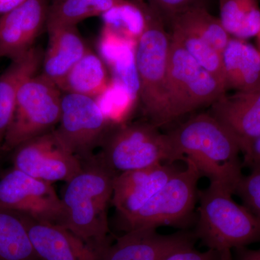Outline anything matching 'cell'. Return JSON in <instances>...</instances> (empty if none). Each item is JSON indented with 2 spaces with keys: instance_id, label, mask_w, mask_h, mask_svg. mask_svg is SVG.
<instances>
[{
  "instance_id": "cell-31",
  "label": "cell",
  "mask_w": 260,
  "mask_h": 260,
  "mask_svg": "<svg viewBox=\"0 0 260 260\" xmlns=\"http://www.w3.org/2000/svg\"><path fill=\"white\" fill-rule=\"evenodd\" d=\"M162 260H220V253L210 249L200 251L189 246L173 251Z\"/></svg>"
},
{
  "instance_id": "cell-30",
  "label": "cell",
  "mask_w": 260,
  "mask_h": 260,
  "mask_svg": "<svg viewBox=\"0 0 260 260\" xmlns=\"http://www.w3.org/2000/svg\"><path fill=\"white\" fill-rule=\"evenodd\" d=\"M205 0H145L149 9L162 20L166 27L173 19L195 7H205Z\"/></svg>"
},
{
  "instance_id": "cell-4",
  "label": "cell",
  "mask_w": 260,
  "mask_h": 260,
  "mask_svg": "<svg viewBox=\"0 0 260 260\" xmlns=\"http://www.w3.org/2000/svg\"><path fill=\"white\" fill-rule=\"evenodd\" d=\"M150 9L144 31L136 43L139 101L148 122L157 127L170 123L168 99L170 34Z\"/></svg>"
},
{
  "instance_id": "cell-3",
  "label": "cell",
  "mask_w": 260,
  "mask_h": 260,
  "mask_svg": "<svg viewBox=\"0 0 260 260\" xmlns=\"http://www.w3.org/2000/svg\"><path fill=\"white\" fill-rule=\"evenodd\" d=\"M234 191L216 183L198 191L195 237L208 249L220 251L260 242V222L244 205L233 199Z\"/></svg>"
},
{
  "instance_id": "cell-15",
  "label": "cell",
  "mask_w": 260,
  "mask_h": 260,
  "mask_svg": "<svg viewBox=\"0 0 260 260\" xmlns=\"http://www.w3.org/2000/svg\"><path fill=\"white\" fill-rule=\"evenodd\" d=\"M18 213L40 260H102L96 251L66 228Z\"/></svg>"
},
{
  "instance_id": "cell-29",
  "label": "cell",
  "mask_w": 260,
  "mask_h": 260,
  "mask_svg": "<svg viewBox=\"0 0 260 260\" xmlns=\"http://www.w3.org/2000/svg\"><path fill=\"white\" fill-rule=\"evenodd\" d=\"M234 194L239 195L244 206L260 222V169L251 170L249 175H243Z\"/></svg>"
},
{
  "instance_id": "cell-35",
  "label": "cell",
  "mask_w": 260,
  "mask_h": 260,
  "mask_svg": "<svg viewBox=\"0 0 260 260\" xmlns=\"http://www.w3.org/2000/svg\"><path fill=\"white\" fill-rule=\"evenodd\" d=\"M220 260H233L232 250L231 249H225L220 251Z\"/></svg>"
},
{
  "instance_id": "cell-5",
  "label": "cell",
  "mask_w": 260,
  "mask_h": 260,
  "mask_svg": "<svg viewBox=\"0 0 260 260\" xmlns=\"http://www.w3.org/2000/svg\"><path fill=\"white\" fill-rule=\"evenodd\" d=\"M101 148L98 157L116 174L177 162L167 133L148 121L113 126Z\"/></svg>"
},
{
  "instance_id": "cell-19",
  "label": "cell",
  "mask_w": 260,
  "mask_h": 260,
  "mask_svg": "<svg viewBox=\"0 0 260 260\" xmlns=\"http://www.w3.org/2000/svg\"><path fill=\"white\" fill-rule=\"evenodd\" d=\"M43 56L42 49L34 47L12 60L0 75V150L13 119L19 90L27 80L37 74L42 68Z\"/></svg>"
},
{
  "instance_id": "cell-1",
  "label": "cell",
  "mask_w": 260,
  "mask_h": 260,
  "mask_svg": "<svg viewBox=\"0 0 260 260\" xmlns=\"http://www.w3.org/2000/svg\"><path fill=\"white\" fill-rule=\"evenodd\" d=\"M176 161L190 159L203 177L235 192L243 177L237 141L215 117L202 113L167 133Z\"/></svg>"
},
{
  "instance_id": "cell-21",
  "label": "cell",
  "mask_w": 260,
  "mask_h": 260,
  "mask_svg": "<svg viewBox=\"0 0 260 260\" xmlns=\"http://www.w3.org/2000/svg\"><path fill=\"white\" fill-rule=\"evenodd\" d=\"M111 82L107 64L99 54L90 49L56 85L62 93L96 99L107 90Z\"/></svg>"
},
{
  "instance_id": "cell-11",
  "label": "cell",
  "mask_w": 260,
  "mask_h": 260,
  "mask_svg": "<svg viewBox=\"0 0 260 260\" xmlns=\"http://www.w3.org/2000/svg\"><path fill=\"white\" fill-rule=\"evenodd\" d=\"M14 150V169L48 182H68L83 167L82 160L61 145L54 129L22 143Z\"/></svg>"
},
{
  "instance_id": "cell-6",
  "label": "cell",
  "mask_w": 260,
  "mask_h": 260,
  "mask_svg": "<svg viewBox=\"0 0 260 260\" xmlns=\"http://www.w3.org/2000/svg\"><path fill=\"white\" fill-rule=\"evenodd\" d=\"M61 96L57 85L42 74L27 80L19 90L1 150H14L22 143L55 129L60 119Z\"/></svg>"
},
{
  "instance_id": "cell-37",
  "label": "cell",
  "mask_w": 260,
  "mask_h": 260,
  "mask_svg": "<svg viewBox=\"0 0 260 260\" xmlns=\"http://www.w3.org/2000/svg\"><path fill=\"white\" fill-rule=\"evenodd\" d=\"M257 37H258V38H259V46H260V31L259 32V34H258Z\"/></svg>"
},
{
  "instance_id": "cell-24",
  "label": "cell",
  "mask_w": 260,
  "mask_h": 260,
  "mask_svg": "<svg viewBox=\"0 0 260 260\" xmlns=\"http://www.w3.org/2000/svg\"><path fill=\"white\" fill-rule=\"evenodd\" d=\"M220 21L237 39L255 37L260 31L259 0H220Z\"/></svg>"
},
{
  "instance_id": "cell-33",
  "label": "cell",
  "mask_w": 260,
  "mask_h": 260,
  "mask_svg": "<svg viewBox=\"0 0 260 260\" xmlns=\"http://www.w3.org/2000/svg\"><path fill=\"white\" fill-rule=\"evenodd\" d=\"M237 250V260H260V249H248L239 248Z\"/></svg>"
},
{
  "instance_id": "cell-26",
  "label": "cell",
  "mask_w": 260,
  "mask_h": 260,
  "mask_svg": "<svg viewBox=\"0 0 260 260\" xmlns=\"http://www.w3.org/2000/svg\"><path fill=\"white\" fill-rule=\"evenodd\" d=\"M148 7L134 0H123L102 15L104 28L137 41L144 31Z\"/></svg>"
},
{
  "instance_id": "cell-10",
  "label": "cell",
  "mask_w": 260,
  "mask_h": 260,
  "mask_svg": "<svg viewBox=\"0 0 260 260\" xmlns=\"http://www.w3.org/2000/svg\"><path fill=\"white\" fill-rule=\"evenodd\" d=\"M51 184L13 169L0 180V208L62 226L64 205Z\"/></svg>"
},
{
  "instance_id": "cell-13",
  "label": "cell",
  "mask_w": 260,
  "mask_h": 260,
  "mask_svg": "<svg viewBox=\"0 0 260 260\" xmlns=\"http://www.w3.org/2000/svg\"><path fill=\"white\" fill-rule=\"evenodd\" d=\"M174 164L164 162L116 176L112 203L121 220L138 211L181 170Z\"/></svg>"
},
{
  "instance_id": "cell-28",
  "label": "cell",
  "mask_w": 260,
  "mask_h": 260,
  "mask_svg": "<svg viewBox=\"0 0 260 260\" xmlns=\"http://www.w3.org/2000/svg\"><path fill=\"white\" fill-rule=\"evenodd\" d=\"M98 104L112 125L122 124V120L136 101L120 83L112 80L107 90L96 99Z\"/></svg>"
},
{
  "instance_id": "cell-8",
  "label": "cell",
  "mask_w": 260,
  "mask_h": 260,
  "mask_svg": "<svg viewBox=\"0 0 260 260\" xmlns=\"http://www.w3.org/2000/svg\"><path fill=\"white\" fill-rule=\"evenodd\" d=\"M183 161L185 168L173 176L144 206L121 219L126 232L181 225L190 217L198 195V181L203 176L190 159L184 158Z\"/></svg>"
},
{
  "instance_id": "cell-2",
  "label": "cell",
  "mask_w": 260,
  "mask_h": 260,
  "mask_svg": "<svg viewBox=\"0 0 260 260\" xmlns=\"http://www.w3.org/2000/svg\"><path fill=\"white\" fill-rule=\"evenodd\" d=\"M83 167L67 182L62 200L63 227L104 256L109 246L107 211L112 203L113 172L98 156L83 160Z\"/></svg>"
},
{
  "instance_id": "cell-16",
  "label": "cell",
  "mask_w": 260,
  "mask_h": 260,
  "mask_svg": "<svg viewBox=\"0 0 260 260\" xmlns=\"http://www.w3.org/2000/svg\"><path fill=\"white\" fill-rule=\"evenodd\" d=\"M195 238L185 232L164 235L156 229L129 231L109 246L102 260H162L174 251L193 246Z\"/></svg>"
},
{
  "instance_id": "cell-12",
  "label": "cell",
  "mask_w": 260,
  "mask_h": 260,
  "mask_svg": "<svg viewBox=\"0 0 260 260\" xmlns=\"http://www.w3.org/2000/svg\"><path fill=\"white\" fill-rule=\"evenodd\" d=\"M47 0H27L0 17V58L14 60L28 52L47 26Z\"/></svg>"
},
{
  "instance_id": "cell-9",
  "label": "cell",
  "mask_w": 260,
  "mask_h": 260,
  "mask_svg": "<svg viewBox=\"0 0 260 260\" xmlns=\"http://www.w3.org/2000/svg\"><path fill=\"white\" fill-rule=\"evenodd\" d=\"M54 129L68 151L82 161L93 156L113 126L93 98L62 93L60 119Z\"/></svg>"
},
{
  "instance_id": "cell-7",
  "label": "cell",
  "mask_w": 260,
  "mask_h": 260,
  "mask_svg": "<svg viewBox=\"0 0 260 260\" xmlns=\"http://www.w3.org/2000/svg\"><path fill=\"white\" fill-rule=\"evenodd\" d=\"M226 91L223 84L170 36L168 73L170 122L199 108L211 106Z\"/></svg>"
},
{
  "instance_id": "cell-27",
  "label": "cell",
  "mask_w": 260,
  "mask_h": 260,
  "mask_svg": "<svg viewBox=\"0 0 260 260\" xmlns=\"http://www.w3.org/2000/svg\"><path fill=\"white\" fill-rule=\"evenodd\" d=\"M170 36L198 64L213 75L225 87L222 56L219 51L203 39L176 25H171Z\"/></svg>"
},
{
  "instance_id": "cell-17",
  "label": "cell",
  "mask_w": 260,
  "mask_h": 260,
  "mask_svg": "<svg viewBox=\"0 0 260 260\" xmlns=\"http://www.w3.org/2000/svg\"><path fill=\"white\" fill-rule=\"evenodd\" d=\"M137 41L103 27L99 42V55L112 70L113 80L120 83L138 101L139 77L136 62Z\"/></svg>"
},
{
  "instance_id": "cell-18",
  "label": "cell",
  "mask_w": 260,
  "mask_h": 260,
  "mask_svg": "<svg viewBox=\"0 0 260 260\" xmlns=\"http://www.w3.org/2000/svg\"><path fill=\"white\" fill-rule=\"evenodd\" d=\"M49 44L44 53L41 74L57 85L90 48L77 26L48 31Z\"/></svg>"
},
{
  "instance_id": "cell-20",
  "label": "cell",
  "mask_w": 260,
  "mask_h": 260,
  "mask_svg": "<svg viewBox=\"0 0 260 260\" xmlns=\"http://www.w3.org/2000/svg\"><path fill=\"white\" fill-rule=\"evenodd\" d=\"M221 56L226 90L260 86V51L254 46L243 39H230Z\"/></svg>"
},
{
  "instance_id": "cell-32",
  "label": "cell",
  "mask_w": 260,
  "mask_h": 260,
  "mask_svg": "<svg viewBox=\"0 0 260 260\" xmlns=\"http://www.w3.org/2000/svg\"><path fill=\"white\" fill-rule=\"evenodd\" d=\"M243 155V167L249 168L251 170L260 169V136L253 142L247 151Z\"/></svg>"
},
{
  "instance_id": "cell-34",
  "label": "cell",
  "mask_w": 260,
  "mask_h": 260,
  "mask_svg": "<svg viewBox=\"0 0 260 260\" xmlns=\"http://www.w3.org/2000/svg\"><path fill=\"white\" fill-rule=\"evenodd\" d=\"M27 0H0V15H4Z\"/></svg>"
},
{
  "instance_id": "cell-23",
  "label": "cell",
  "mask_w": 260,
  "mask_h": 260,
  "mask_svg": "<svg viewBox=\"0 0 260 260\" xmlns=\"http://www.w3.org/2000/svg\"><path fill=\"white\" fill-rule=\"evenodd\" d=\"M123 0H52L49 4L48 31L63 27H75L85 19L102 16Z\"/></svg>"
},
{
  "instance_id": "cell-14",
  "label": "cell",
  "mask_w": 260,
  "mask_h": 260,
  "mask_svg": "<svg viewBox=\"0 0 260 260\" xmlns=\"http://www.w3.org/2000/svg\"><path fill=\"white\" fill-rule=\"evenodd\" d=\"M232 135L245 153L260 136V86L226 93L210 106L209 112Z\"/></svg>"
},
{
  "instance_id": "cell-22",
  "label": "cell",
  "mask_w": 260,
  "mask_h": 260,
  "mask_svg": "<svg viewBox=\"0 0 260 260\" xmlns=\"http://www.w3.org/2000/svg\"><path fill=\"white\" fill-rule=\"evenodd\" d=\"M0 260H40L17 212L0 208Z\"/></svg>"
},
{
  "instance_id": "cell-36",
  "label": "cell",
  "mask_w": 260,
  "mask_h": 260,
  "mask_svg": "<svg viewBox=\"0 0 260 260\" xmlns=\"http://www.w3.org/2000/svg\"><path fill=\"white\" fill-rule=\"evenodd\" d=\"M134 1L138 2V3H140V4L141 5L146 4V3H145V0H134Z\"/></svg>"
},
{
  "instance_id": "cell-25",
  "label": "cell",
  "mask_w": 260,
  "mask_h": 260,
  "mask_svg": "<svg viewBox=\"0 0 260 260\" xmlns=\"http://www.w3.org/2000/svg\"><path fill=\"white\" fill-rule=\"evenodd\" d=\"M192 32L208 42L222 54L230 35L224 29L220 19L210 14L205 7H195L177 15L169 24Z\"/></svg>"
}]
</instances>
